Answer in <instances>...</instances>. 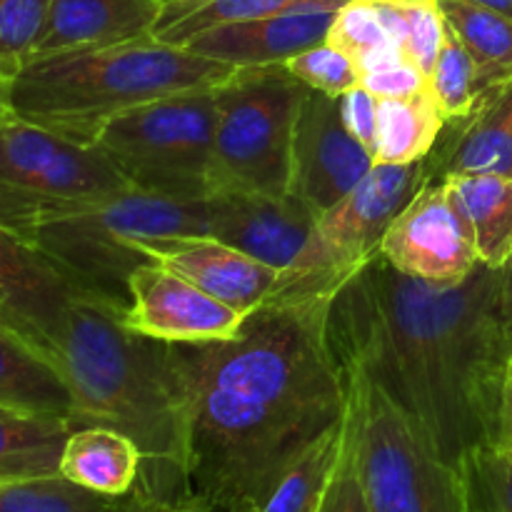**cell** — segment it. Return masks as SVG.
Wrapping results in <instances>:
<instances>
[{"instance_id": "20", "label": "cell", "mask_w": 512, "mask_h": 512, "mask_svg": "<svg viewBox=\"0 0 512 512\" xmlns=\"http://www.w3.org/2000/svg\"><path fill=\"white\" fill-rule=\"evenodd\" d=\"M143 470V453L120 430L103 425L75 428L60 455V475L103 498L133 493Z\"/></svg>"}, {"instance_id": "25", "label": "cell", "mask_w": 512, "mask_h": 512, "mask_svg": "<svg viewBox=\"0 0 512 512\" xmlns=\"http://www.w3.org/2000/svg\"><path fill=\"white\" fill-rule=\"evenodd\" d=\"M348 435V410L343 420L315 438L288 468L283 470L258 512H320L328 498L335 468L343 455Z\"/></svg>"}, {"instance_id": "39", "label": "cell", "mask_w": 512, "mask_h": 512, "mask_svg": "<svg viewBox=\"0 0 512 512\" xmlns=\"http://www.w3.org/2000/svg\"><path fill=\"white\" fill-rule=\"evenodd\" d=\"M495 450L510 455L512 458V363L505 375L503 385V403H500V418H498V433H495Z\"/></svg>"}, {"instance_id": "10", "label": "cell", "mask_w": 512, "mask_h": 512, "mask_svg": "<svg viewBox=\"0 0 512 512\" xmlns=\"http://www.w3.org/2000/svg\"><path fill=\"white\" fill-rule=\"evenodd\" d=\"M128 188L98 145L75 143L13 113L0 120V225L20 238L55 215Z\"/></svg>"}, {"instance_id": "26", "label": "cell", "mask_w": 512, "mask_h": 512, "mask_svg": "<svg viewBox=\"0 0 512 512\" xmlns=\"http://www.w3.org/2000/svg\"><path fill=\"white\" fill-rule=\"evenodd\" d=\"M348 0H173L163 5L153 38L168 45H188L198 35L230 23L268 18L310 5H345Z\"/></svg>"}, {"instance_id": "31", "label": "cell", "mask_w": 512, "mask_h": 512, "mask_svg": "<svg viewBox=\"0 0 512 512\" xmlns=\"http://www.w3.org/2000/svg\"><path fill=\"white\" fill-rule=\"evenodd\" d=\"M328 43L348 53L355 65L365 55L375 53V50L398 45L378 5L365 3V0H348L335 13V20L328 33Z\"/></svg>"}, {"instance_id": "21", "label": "cell", "mask_w": 512, "mask_h": 512, "mask_svg": "<svg viewBox=\"0 0 512 512\" xmlns=\"http://www.w3.org/2000/svg\"><path fill=\"white\" fill-rule=\"evenodd\" d=\"M0 408L55 415L70 423L75 415L73 395L58 368L30 340L3 323H0Z\"/></svg>"}, {"instance_id": "13", "label": "cell", "mask_w": 512, "mask_h": 512, "mask_svg": "<svg viewBox=\"0 0 512 512\" xmlns=\"http://www.w3.org/2000/svg\"><path fill=\"white\" fill-rule=\"evenodd\" d=\"M248 315L228 308L163 263H145L130 275L125 325L160 343L233 340Z\"/></svg>"}, {"instance_id": "36", "label": "cell", "mask_w": 512, "mask_h": 512, "mask_svg": "<svg viewBox=\"0 0 512 512\" xmlns=\"http://www.w3.org/2000/svg\"><path fill=\"white\" fill-rule=\"evenodd\" d=\"M320 512H373L370 510L363 478H360L350 403H348V435H345L343 455H340V463H338V468H335L333 483H330V490H328V498H325L323 510Z\"/></svg>"}, {"instance_id": "1", "label": "cell", "mask_w": 512, "mask_h": 512, "mask_svg": "<svg viewBox=\"0 0 512 512\" xmlns=\"http://www.w3.org/2000/svg\"><path fill=\"white\" fill-rule=\"evenodd\" d=\"M325 313L265 303L233 340L168 343L195 500L215 512H258L283 470L343 420L348 388Z\"/></svg>"}, {"instance_id": "42", "label": "cell", "mask_w": 512, "mask_h": 512, "mask_svg": "<svg viewBox=\"0 0 512 512\" xmlns=\"http://www.w3.org/2000/svg\"><path fill=\"white\" fill-rule=\"evenodd\" d=\"M470 3L485 5V8L498 10V13H503V15H508V18H512V0H470Z\"/></svg>"}, {"instance_id": "15", "label": "cell", "mask_w": 512, "mask_h": 512, "mask_svg": "<svg viewBox=\"0 0 512 512\" xmlns=\"http://www.w3.org/2000/svg\"><path fill=\"white\" fill-rule=\"evenodd\" d=\"M208 235L283 273L308 243L318 215L293 193H215Z\"/></svg>"}, {"instance_id": "32", "label": "cell", "mask_w": 512, "mask_h": 512, "mask_svg": "<svg viewBox=\"0 0 512 512\" xmlns=\"http://www.w3.org/2000/svg\"><path fill=\"white\" fill-rule=\"evenodd\" d=\"M473 512H512V458L495 448L478 450L460 468Z\"/></svg>"}, {"instance_id": "3", "label": "cell", "mask_w": 512, "mask_h": 512, "mask_svg": "<svg viewBox=\"0 0 512 512\" xmlns=\"http://www.w3.org/2000/svg\"><path fill=\"white\" fill-rule=\"evenodd\" d=\"M45 358L73 395V423L128 435L143 453L140 488L193 500L188 435L168 343L135 333L110 305L78 295L55 328Z\"/></svg>"}, {"instance_id": "33", "label": "cell", "mask_w": 512, "mask_h": 512, "mask_svg": "<svg viewBox=\"0 0 512 512\" xmlns=\"http://www.w3.org/2000/svg\"><path fill=\"white\" fill-rule=\"evenodd\" d=\"M360 85L378 100H403L428 90V75L420 73L400 45H388L365 55L358 63Z\"/></svg>"}, {"instance_id": "45", "label": "cell", "mask_w": 512, "mask_h": 512, "mask_svg": "<svg viewBox=\"0 0 512 512\" xmlns=\"http://www.w3.org/2000/svg\"><path fill=\"white\" fill-rule=\"evenodd\" d=\"M163 3H173V0H163Z\"/></svg>"}, {"instance_id": "30", "label": "cell", "mask_w": 512, "mask_h": 512, "mask_svg": "<svg viewBox=\"0 0 512 512\" xmlns=\"http://www.w3.org/2000/svg\"><path fill=\"white\" fill-rule=\"evenodd\" d=\"M448 23V20H445ZM428 88L443 113L445 123L460 120L473 113L478 105V85H475V65L468 50L460 43L455 30H445L443 45L428 75Z\"/></svg>"}, {"instance_id": "9", "label": "cell", "mask_w": 512, "mask_h": 512, "mask_svg": "<svg viewBox=\"0 0 512 512\" xmlns=\"http://www.w3.org/2000/svg\"><path fill=\"white\" fill-rule=\"evenodd\" d=\"M308 90L285 65L235 68L215 85V193H288L293 133Z\"/></svg>"}, {"instance_id": "11", "label": "cell", "mask_w": 512, "mask_h": 512, "mask_svg": "<svg viewBox=\"0 0 512 512\" xmlns=\"http://www.w3.org/2000/svg\"><path fill=\"white\" fill-rule=\"evenodd\" d=\"M380 255L398 273L430 285H458L480 265L473 235L443 180H428L395 215Z\"/></svg>"}, {"instance_id": "7", "label": "cell", "mask_w": 512, "mask_h": 512, "mask_svg": "<svg viewBox=\"0 0 512 512\" xmlns=\"http://www.w3.org/2000/svg\"><path fill=\"white\" fill-rule=\"evenodd\" d=\"M355 450L373 512H473L460 470L445 463L398 403L358 368H340Z\"/></svg>"}, {"instance_id": "27", "label": "cell", "mask_w": 512, "mask_h": 512, "mask_svg": "<svg viewBox=\"0 0 512 512\" xmlns=\"http://www.w3.org/2000/svg\"><path fill=\"white\" fill-rule=\"evenodd\" d=\"M445 118L433 93L403 100H378V140L373 158L383 165H408L425 160L438 143Z\"/></svg>"}, {"instance_id": "28", "label": "cell", "mask_w": 512, "mask_h": 512, "mask_svg": "<svg viewBox=\"0 0 512 512\" xmlns=\"http://www.w3.org/2000/svg\"><path fill=\"white\" fill-rule=\"evenodd\" d=\"M118 498L70 483L63 475L0 480V512H115Z\"/></svg>"}, {"instance_id": "23", "label": "cell", "mask_w": 512, "mask_h": 512, "mask_svg": "<svg viewBox=\"0 0 512 512\" xmlns=\"http://www.w3.org/2000/svg\"><path fill=\"white\" fill-rule=\"evenodd\" d=\"M73 430L65 418L0 408V480L60 475V455Z\"/></svg>"}, {"instance_id": "12", "label": "cell", "mask_w": 512, "mask_h": 512, "mask_svg": "<svg viewBox=\"0 0 512 512\" xmlns=\"http://www.w3.org/2000/svg\"><path fill=\"white\" fill-rule=\"evenodd\" d=\"M375 158L345 125L340 100L308 90L290 153V188L315 215L345 198L373 170Z\"/></svg>"}, {"instance_id": "2", "label": "cell", "mask_w": 512, "mask_h": 512, "mask_svg": "<svg viewBox=\"0 0 512 512\" xmlns=\"http://www.w3.org/2000/svg\"><path fill=\"white\" fill-rule=\"evenodd\" d=\"M325 338L335 365L383 388L455 470L495 445L512 363L500 270L480 263L443 288L378 255L328 305Z\"/></svg>"}, {"instance_id": "14", "label": "cell", "mask_w": 512, "mask_h": 512, "mask_svg": "<svg viewBox=\"0 0 512 512\" xmlns=\"http://www.w3.org/2000/svg\"><path fill=\"white\" fill-rule=\"evenodd\" d=\"M78 295H85L30 240L0 225V323L45 355L55 328Z\"/></svg>"}, {"instance_id": "41", "label": "cell", "mask_w": 512, "mask_h": 512, "mask_svg": "<svg viewBox=\"0 0 512 512\" xmlns=\"http://www.w3.org/2000/svg\"><path fill=\"white\" fill-rule=\"evenodd\" d=\"M18 65L0 60V120L5 113H10V88H13V75Z\"/></svg>"}, {"instance_id": "22", "label": "cell", "mask_w": 512, "mask_h": 512, "mask_svg": "<svg viewBox=\"0 0 512 512\" xmlns=\"http://www.w3.org/2000/svg\"><path fill=\"white\" fill-rule=\"evenodd\" d=\"M443 185L473 235L480 263L503 268L512 255V178L495 173L450 175Z\"/></svg>"}, {"instance_id": "43", "label": "cell", "mask_w": 512, "mask_h": 512, "mask_svg": "<svg viewBox=\"0 0 512 512\" xmlns=\"http://www.w3.org/2000/svg\"><path fill=\"white\" fill-rule=\"evenodd\" d=\"M190 512H215V510L208 508V505H203V503H200V500H195L193 510H190Z\"/></svg>"}, {"instance_id": "8", "label": "cell", "mask_w": 512, "mask_h": 512, "mask_svg": "<svg viewBox=\"0 0 512 512\" xmlns=\"http://www.w3.org/2000/svg\"><path fill=\"white\" fill-rule=\"evenodd\" d=\"M215 125V88L185 90L115 115L95 145L130 188L175 200H208L215 193Z\"/></svg>"}, {"instance_id": "19", "label": "cell", "mask_w": 512, "mask_h": 512, "mask_svg": "<svg viewBox=\"0 0 512 512\" xmlns=\"http://www.w3.org/2000/svg\"><path fill=\"white\" fill-rule=\"evenodd\" d=\"M163 5V0H53L28 60L153 35Z\"/></svg>"}, {"instance_id": "5", "label": "cell", "mask_w": 512, "mask_h": 512, "mask_svg": "<svg viewBox=\"0 0 512 512\" xmlns=\"http://www.w3.org/2000/svg\"><path fill=\"white\" fill-rule=\"evenodd\" d=\"M208 200L120 190L40 223L30 243L85 295L118 313L130 308V275L155 263L140 245L173 235H208Z\"/></svg>"}, {"instance_id": "6", "label": "cell", "mask_w": 512, "mask_h": 512, "mask_svg": "<svg viewBox=\"0 0 512 512\" xmlns=\"http://www.w3.org/2000/svg\"><path fill=\"white\" fill-rule=\"evenodd\" d=\"M428 180L425 160L375 163L340 203L318 215L308 243L278 275L268 303L328 308L335 295L378 258L395 215Z\"/></svg>"}, {"instance_id": "18", "label": "cell", "mask_w": 512, "mask_h": 512, "mask_svg": "<svg viewBox=\"0 0 512 512\" xmlns=\"http://www.w3.org/2000/svg\"><path fill=\"white\" fill-rule=\"evenodd\" d=\"M425 168L430 180L475 173L512 178V80L485 93L470 115L445 123Z\"/></svg>"}, {"instance_id": "46", "label": "cell", "mask_w": 512, "mask_h": 512, "mask_svg": "<svg viewBox=\"0 0 512 512\" xmlns=\"http://www.w3.org/2000/svg\"><path fill=\"white\" fill-rule=\"evenodd\" d=\"M510 343H512V330H510Z\"/></svg>"}, {"instance_id": "24", "label": "cell", "mask_w": 512, "mask_h": 512, "mask_svg": "<svg viewBox=\"0 0 512 512\" xmlns=\"http://www.w3.org/2000/svg\"><path fill=\"white\" fill-rule=\"evenodd\" d=\"M475 65L478 100L512 80V18L470 0H438Z\"/></svg>"}, {"instance_id": "44", "label": "cell", "mask_w": 512, "mask_h": 512, "mask_svg": "<svg viewBox=\"0 0 512 512\" xmlns=\"http://www.w3.org/2000/svg\"><path fill=\"white\" fill-rule=\"evenodd\" d=\"M365 3H393V0H365Z\"/></svg>"}, {"instance_id": "35", "label": "cell", "mask_w": 512, "mask_h": 512, "mask_svg": "<svg viewBox=\"0 0 512 512\" xmlns=\"http://www.w3.org/2000/svg\"><path fill=\"white\" fill-rule=\"evenodd\" d=\"M53 0H0V60H28L48 20Z\"/></svg>"}, {"instance_id": "17", "label": "cell", "mask_w": 512, "mask_h": 512, "mask_svg": "<svg viewBox=\"0 0 512 512\" xmlns=\"http://www.w3.org/2000/svg\"><path fill=\"white\" fill-rule=\"evenodd\" d=\"M340 8L310 5V8L285 10V13L268 15V18L220 25V28L193 38L183 48L193 50L203 58L230 63L235 68L283 65L295 55L325 43L335 13Z\"/></svg>"}, {"instance_id": "29", "label": "cell", "mask_w": 512, "mask_h": 512, "mask_svg": "<svg viewBox=\"0 0 512 512\" xmlns=\"http://www.w3.org/2000/svg\"><path fill=\"white\" fill-rule=\"evenodd\" d=\"M393 33L395 43L405 53V58L420 70L430 75L435 58L443 45L445 15L438 0H393V3H375Z\"/></svg>"}, {"instance_id": "40", "label": "cell", "mask_w": 512, "mask_h": 512, "mask_svg": "<svg viewBox=\"0 0 512 512\" xmlns=\"http://www.w3.org/2000/svg\"><path fill=\"white\" fill-rule=\"evenodd\" d=\"M500 315H503L508 330H512V255L500 268Z\"/></svg>"}, {"instance_id": "37", "label": "cell", "mask_w": 512, "mask_h": 512, "mask_svg": "<svg viewBox=\"0 0 512 512\" xmlns=\"http://www.w3.org/2000/svg\"><path fill=\"white\" fill-rule=\"evenodd\" d=\"M338 100L348 130L373 153L375 140H378V98L363 85H355Z\"/></svg>"}, {"instance_id": "34", "label": "cell", "mask_w": 512, "mask_h": 512, "mask_svg": "<svg viewBox=\"0 0 512 512\" xmlns=\"http://www.w3.org/2000/svg\"><path fill=\"white\" fill-rule=\"evenodd\" d=\"M283 65L310 90L333 95V98H340L343 93L353 90L355 85H360L358 65L353 63L348 53L330 45L328 40L295 55Z\"/></svg>"}, {"instance_id": "16", "label": "cell", "mask_w": 512, "mask_h": 512, "mask_svg": "<svg viewBox=\"0 0 512 512\" xmlns=\"http://www.w3.org/2000/svg\"><path fill=\"white\" fill-rule=\"evenodd\" d=\"M140 248L243 315L268 303L280 275V270L250 258L213 235H173L145 240Z\"/></svg>"}, {"instance_id": "4", "label": "cell", "mask_w": 512, "mask_h": 512, "mask_svg": "<svg viewBox=\"0 0 512 512\" xmlns=\"http://www.w3.org/2000/svg\"><path fill=\"white\" fill-rule=\"evenodd\" d=\"M233 73L235 65L145 35L25 60L13 75L10 113L75 143L95 145L115 115L165 95L215 88Z\"/></svg>"}, {"instance_id": "38", "label": "cell", "mask_w": 512, "mask_h": 512, "mask_svg": "<svg viewBox=\"0 0 512 512\" xmlns=\"http://www.w3.org/2000/svg\"><path fill=\"white\" fill-rule=\"evenodd\" d=\"M195 505L193 500H168L160 495L150 493V490L135 485L133 493L118 498L115 512H190Z\"/></svg>"}]
</instances>
